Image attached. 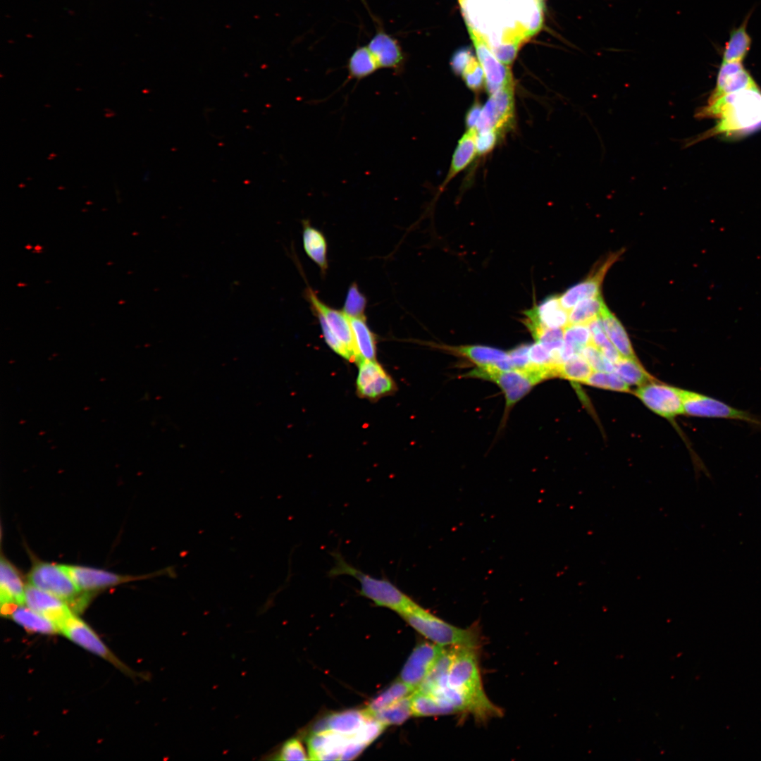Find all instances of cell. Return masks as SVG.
<instances>
[{"label": "cell", "instance_id": "e0dca14e", "mask_svg": "<svg viewBox=\"0 0 761 761\" xmlns=\"http://www.w3.org/2000/svg\"><path fill=\"white\" fill-rule=\"evenodd\" d=\"M621 254V253H620ZM619 253L610 254L597 268L583 281L570 287L559 296L562 307L569 311L579 302L600 295L605 276L612 265L619 258Z\"/></svg>", "mask_w": 761, "mask_h": 761}, {"label": "cell", "instance_id": "d590c367", "mask_svg": "<svg viewBox=\"0 0 761 761\" xmlns=\"http://www.w3.org/2000/svg\"><path fill=\"white\" fill-rule=\"evenodd\" d=\"M415 691V688L407 684L401 679L396 681L381 693L374 698L365 710L369 714H371L392 705L404 698L411 695Z\"/></svg>", "mask_w": 761, "mask_h": 761}, {"label": "cell", "instance_id": "cb8c5ba5", "mask_svg": "<svg viewBox=\"0 0 761 761\" xmlns=\"http://www.w3.org/2000/svg\"><path fill=\"white\" fill-rule=\"evenodd\" d=\"M371 717L366 710H347L322 718L314 725L312 733L332 731L346 736L354 735Z\"/></svg>", "mask_w": 761, "mask_h": 761}, {"label": "cell", "instance_id": "f6af8a7d", "mask_svg": "<svg viewBox=\"0 0 761 761\" xmlns=\"http://www.w3.org/2000/svg\"><path fill=\"white\" fill-rule=\"evenodd\" d=\"M366 304L364 296L359 292L354 283L347 292L343 311L349 317L364 316V312Z\"/></svg>", "mask_w": 761, "mask_h": 761}, {"label": "cell", "instance_id": "1f68e13d", "mask_svg": "<svg viewBox=\"0 0 761 761\" xmlns=\"http://www.w3.org/2000/svg\"><path fill=\"white\" fill-rule=\"evenodd\" d=\"M302 240L306 254L325 272L328 267L327 244L322 233L304 221Z\"/></svg>", "mask_w": 761, "mask_h": 761}, {"label": "cell", "instance_id": "ba28073f", "mask_svg": "<svg viewBox=\"0 0 761 761\" xmlns=\"http://www.w3.org/2000/svg\"><path fill=\"white\" fill-rule=\"evenodd\" d=\"M681 395L684 414L687 415L739 420L761 426V421L750 412L734 407L718 399L686 390H682Z\"/></svg>", "mask_w": 761, "mask_h": 761}, {"label": "cell", "instance_id": "d6a6232c", "mask_svg": "<svg viewBox=\"0 0 761 761\" xmlns=\"http://www.w3.org/2000/svg\"><path fill=\"white\" fill-rule=\"evenodd\" d=\"M348 318L354 334L358 364L364 360H374L375 338L366 324L365 316Z\"/></svg>", "mask_w": 761, "mask_h": 761}, {"label": "cell", "instance_id": "d6986e66", "mask_svg": "<svg viewBox=\"0 0 761 761\" xmlns=\"http://www.w3.org/2000/svg\"><path fill=\"white\" fill-rule=\"evenodd\" d=\"M437 347L449 354L466 359L476 366H494L501 370L513 369L508 352L497 348L479 345H437Z\"/></svg>", "mask_w": 761, "mask_h": 761}, {"label": "cell", "instance_id": "9c48e42d", "mask_svg": "<svg viewBox=\"0 0 761 761\" xmlns=\"http://www.w3.org/2000/svg\"><path fill=\"white\" fill-rule=\"evenodd\" d=\"M514 119V86H511L490 95L476 128L477 132L494 130L501 135L512 126Z\"/></svg>", "mask_w": 761, "mask_h": 761}, {"label": "cell", "instance_id": "74e56055", "mask_svg": "<svg viewBox=\"0 0 761 761\" xmlns=\"http://www.w3.org/2000/svg\"><path fill=\"white\" fill-rule=\"evenodd\" d=\"M593 372L591 366L581 354L575 355L571 359L558 364L557 367V377L583 383Z\"/></svg>", "mask_w": 761, "mask_h": 761}, {"label": "cell", "instance_id": "30bf717a", "mask_svg": "<svg viewBox=\"0 0 761 761\" xmlns=\"http://www.w3.org/2000/svg\"><path fill=\"white\" fill-rule=\"evenodd\" d=\"M478 61L483 70L485 87L489 94L503 88L514 86L511 70L502 63L490 49L483 35L467 25Z\"/></svg>", "mask_w": 761, "mask_h": 761}, {"label": "cell", "instance_id": "4dcf8cb0", "mask_svg": "<svg viewBox=\"0 0 761 761\" xmlns=\"http://www.w3.org/2000/svg\"><path fill=\"white\" fill-rule=\"evenodd\" d=\"M347 80L360 81L375 73L378 65L367 46L356 48L349 56L347 63Z\"/></svg>", "mask_w": 761, "mask_h": 761}, {"label": "cell", "instance_id": "4316f807", "mask_svg": "<svg viewBox=\"0 0 761 761\" xmlns=\"http://www.w3.org/2000/svg\"><path fill=\"white\" fill-rule=\"evenodd\" d=\"M604 330L622 357L636 359L631 342L624 327L607 307L600 316Z\"/></svg>", "mask_w": 761, "mask_h": 761}, {"label": "cell", "instance_id": "7402d4cb", "mask_svg": "<svg viewBox=\"0 0 761 761\" xmlns=\"http://www.w3.org/2000/svg\"><path fill=\"white\" fill-rule=\"evenodd\" d=\"M528 323L548 328H564L569 324V312L559 302V296L551 295L539 305L534 304L523 312Z\"/></svg>", "mask_w": 761, "mask_h": 761}, {"label": "cell", "instance_id": "60d3db41", "mask_svg": "<svg viewBox=\"0 0 761 761\" xmlns=\"http://www.w3.org/2000/svg\"><path fill=\"white\" fill-rule=\"evenodd\" d=\"M564 342L572 345L579 354L591 343V334L588 324H569L564 328Z\"/></svg>", "mask_w": 761, "mask_h": 761}, {"label": "cell", "instance_id": "836d02e7", "mask_svg": "<svg viewBox=\"0 0 761 761\" xmlns=\"http://www.w3.org/2000/svg\"><path fill=\"white\" fill-rule=\"evenodd\" d=\"M614 372L628 385L643 386L655 380L636 359L621 357L614 364Z\"/></svg>", "mask_w": 761, "mask_h": 761}, {"label": "cell", "instance_id": "7dc6e473", "mask_svg": "<svg viewBox=\"0 0 761 761\" xmlns=\"http://www.w3.org/2000/svg\"><path fill=\"white\" fill-rule=\"evenodd\" d=\"M498 135L494 130L477 132L476 138L477 154L483 155L490 152L495 147Z\"/></svg>", "mask_w": 761, "mask_h": 761}, {"label": "cell", "instance_id": "e575fe53", "mask_svg": "<svg viewBox=\"0 0 761 761\" xmlns=\"http://www.w3.org/2000/svg\"><path fill=\"white\" fill-rule=\"evenodd\" d=\"M606 307L601 295L583 299L569 311V324H588L600 317Z\"/></svg>", "mask_w": 761, "mask_h": 761}, {"label": "cell", "instance_id": "c3c4849f", "mask_svg": "<svg viewBox=\"0 0 761 761\" xmlns=\"http://www.w3.org/2000/svg\"><path fill=\"white\" fill-rule=\"evenodd\" d=\"M529 347L530 345L521 344L508 352L513 369H524L529 365Z\"/></svg>", "mask_w": 761, "mask_h": 761}, {"label": "cell", "instance_id": "5bb4252c", "mask_svg": "<svg viewBox=\"0 0 761 761\" xmlns=\"http://www.w3.org/2000/svg\"><path fill=\"white\" fill-rule=\"evenodd\" d=\"M64 565L78 588L81 591L87 593L97 592L135 579L149 577V576H133L121 575L104 569L85 566Z\"/></svg>", "mask_w": 761, "mask_h": 761}, {"label": "cell", "instance_id": "f907efd6", "mask_svg": "<svg viewBox=\"0 0 761 761\" xmlns=\"http://www.w3.org/2000/svg\"><path fill=\"white\" fill-rule=\"evenodd\" d=\"M366 746L365 744L352 741L342 751L340 760H351L356 758Z\"/></svg>", "mask_w": 761, "mask_h": 761}, {"label": "cell", "instance_id": "ffe728a7", "mask_svg": "<svg viewBox=\"0 0 761 761\" xmlns=\"http://www.w3.org/2000/svg\"><path fill=\"white\" fill-rule=\"evenodd\" d=\"M25 605L54 621L58 628L73 613L64 600L29 583L25 588Z\"/></svg>", "mask_w": 761, "mask_h": 761}, {"label": "cell", "instance_id": "6da1fadb", "mask_svg": "<svg viewBox=\"0 0 761 761\" xmlns=\"http://www.w3.org/2000/svg\"><path fill=\"white\" fill-rule=\"evenodd\" d=\"M695 116L718 120L686 146L714 135L733 137L751 133L761 129V91L757 86L725 95L698 109Z\"/></svg>", "mask_w": 761, "mask_h": 761}, {"label": "cell", "instance_id": "8992f818", "mask_svg": "<svg viewBox=\"0 0 761 761\" xmlns=\"http://www.w3.org/2000/svg\"><path fill=\"white\" fill-rule=\"evenodd\" d=\"M307 295L328 345L345 359L358 363L354 334L348 316L343 311L326 305L311 289Z\"/></svg>", "mask_w": 761, "mask_h": 761}, {"label": "cell", "instance_id": "ac0fdd59", "mask_svg": "<svg viewBox=\"0 0 761 761\" xmlns=\"http://www.w3.org/2000/svg\"><path fill=\"white\" fill-rule=\"evenodd\" d=\"M755 87H757L755 81L744 67L743 62L722 61L717 73L715 88L710 94L707 103L725 95Z\"/></svg>", "mask_w": 761, "mask_h": 761}, {"label": "cell", "instance_id": "681fc988", "mask_svg": "<svg viewBox=\"0 0 761 761\" xmlns=\"http://www.w3.org/2000/svg\"><path fill=\"white\" fill-rule=\"evenodd\" d=\"M473 56L469 48H462L457 50L451 58V67L452 70L457 75L462 74L463 70Z\"/></svg>", "mask_w": 761, "mask_h": 761}, {"label": "cell", "instance_id": "f546056e", "mask_svg": "<svg viewBox=\"0 0 761 761\" xmlns=\"http://www.w3.org/2000/svg\"><path fill=\"white\" fill-rule=\"evenodd\" d=\"M414 716H440L457 713L456 709L445 700L416 690L411 695Z\"/></svg>", "mask_w": 761, "mask_h": 761}, {"label": "cell", "instance_id": "9a60e30c", "mask_svg": "<svg viewBox=\"0 0 761 761\" xmlns=\"http://www.w3.org/2000/svg\"><path fill=\"white\" fill-rule=\"evenodd\" d=\"M366 46L379 68L390 69L395 75H400L403 72L406 56L400 43L383 28L377 29Z\"/></svg>", "mask_w": 761, "mask_h": 761}, {"label": "cell", "instance_id": "8fae6325", "mask_svg": "<svg viewBox=\"0 0 761 761\" xmlns=\"http://www.w3.org/2000/svg\"><path fill=\"white\" fill-rule=\"evenodd\" d=\"M682 389L655 381L638 387L635 395L650 410L665 418L684 414Z\"/></svg>", "mask_w": 761, "mask_h": 761}, {"label": "cell", "instance_id": "b9f144b4", "mask_svg": "<svg viewBox=\"0 0 761 761\" xmlns=\"http://www.w3.org/2000/svg\"><path fill=\"white\" fill-rule=\"evenodd\" d=\"M579 354L588 362L595 371L605 372H613L614 371V364L592 343L585 346Z\"/></svg>", "mask_w": 761, "mask_h": 761}, {"label": "cell", "instance_id": "603a6c76", "mask_svg": "<svg viewBox=\"0 0 761 761\" xmlns=\"http://www.w3.org/2000/svg\"><path fill=\"white\" fill-rule=\"evenodd\" d=\"M1 613L10 617L13 621L28 631L42 634H55L60 632L54 621L25 605H1Z\"/></svg>", "mask_w": 761, "mask_h": 761}, {"label": "cell", "instance_id": "52a82bcc", "mask_svg": "<svg viewBox=\"0 0 761 761\" xmlns=\"http://www.w3.org/2000/svg\"><path fill=\"white\" fill-rule=\"evenodd\" d=\"M465 376L490 380L497 384L505 397V416L512 407L540 383L526 369L501 370L493 366H476Z\"/></svg>", "mask_w": 761, "mask_h": 761}, {"label": "cell", "instance_id": "4fadbf2b", "mask_svg": "<svg viewBox=\"0 0 761 761\" xmlns=\"http://www.w3.org/2000/svg\"><path fill=\"white\" fill-rule=\"evenodd\" d=\"M445 649L433 642L417 645L402 669L400 679L416 690Z\"/></svg>", "mask_w": 761, "mask_h": 761}, {"label": "cell", "instance_id": "7bdbcfd3", "mask_svg": "<svg viewBox=\"0 0 761 761\" xmlns=\"http://www.w3.org/2000/svg\"><path fill=\"white\" fill-rule=\"evenodd\" d=\"M466 86L473 91H479L485 85L483 70L478 61L473 56L462 73Z\"/></svg>", "mask_w": 761, "mask_h": 761}, {"label": "cell", "instance_id": "f1b7e54d", "mask_svg": "<svg viewBox=\"0 0 761 761\" xmlns=\"http://www.w3.org/2000/svg\"><path fill=\"white\" fill-rule=\"evenodd\" d=\"M454 648H446L444 652L416 689L417 691L428 694H433L447 684L449 670L454 657Z\"/></svg>", "mask_w": 761, "mask_h": 761}, {"label": "cell", "instance_id": "d4e9b609", "mask_svg": "<svg viewBox=\"0 0 761 761\" xmlns=\"http://www.w3.org/2000/svg\"><path fill=\"white\" fill-rule=\"evenodd\" d=\"M26 586L18 569L6 558L1 556L0 562L1 605H25Z\"/></svg>", "mask_w": 761, "mask_h": 761}, {"label": "cell", "instance_id": "8d00e7d4", "mask_svg": "<svg viewBox=\"0 0 761 761\" xmlns=\"http://www.w3.org/2000/svg\"><path fill=\"white\" fill-rule=\"evenodd\" d=\"M411 695L404 698L392 705L370 714V716L385 726L401 724L413 715Z\"/></svg>", "mask_w": 761, "mask_h": 761}, {"label": "cell", "instance_id": "816d5d0a", "mask_svg": "<svg viewBox=\"0 0 761 761\" xmlns=\"http://www.w3.org/2000/svg\"><path fill=\"white\" fill-rule=\"evenodd\" d=\"M482 111V107L478 102L474 103L469 109L466 116V125L469 129L476 128Z\"/></svg>", "mask_w": 761, "mask_h": 761}, {"label": "cell", "instance_id": "5b68a950", "mask_svg": "<svg viewBox=\"0 0 761 761\" xmlns=\"http://www.w3.org/2000/svg\"><path fill=\"white\" fill-rule=\"evenodd\" d=\"M28 583L64 600L74 611L83 609L91 593L81 591L64 564L34 563L27 574Z\"/></svg>", "mask_w": 761, "mask_h": 761}, {"label": "cell", "instance_id": "7c38bea8", "mask_svg": "<svg viewBox=\"0 0 761 761\" xmlns=\"http://www.w3.org/2000/svg\"><path fill=\"white\" fill-rule=\"evenodd\" d=\"M60 632L84 649L108 660L118 669H129L111 652L97 633L76 614L72 613L60 625Z\"/></svg>", "mask_w": 761, "mask_h": 761}, {"label": "cell", "instance_id": "484cf974", "mask_svg": "<svg viewBox=\"0 0 761 761\" xmlns=\"http://www.w3.org/2000/svg\"><path fill=\"white\" fill-rule=\"evenodd\" d=\"M751 12L745 17L739 26L731 30L728 40L722 51V61L743 62L748 56L752 45V38L747 28Z\"/></svg>", "mask_w": 761, "mask_h": 761}, {"label": "cell", "instance_id": "277c9868", "mask_svg": "<svg viewBox=\"0 0 761 761\" xmlns=\"http://www.w3.org/2000/svg\"><path fill=\"white\" fill-rule=\"evenodd\" d=\"M412 628L440 646L477 648L480 643L474 627L462 629L438 618L416 602L399 614Z\"/></svg>", "mask_w": 761, "mask_h": 761}, {"label": "cell", "instance_id": "2e32d148", "mask_svg": "<svg viewBox=\"0 0 761 761\" xmlns=\"http://www.w3.org/2000/svg\"><path fill=\"white\" fill-rule=\"evenodd\" d=\"M395 389L390 376L376 360H364L359 364L357 390L361 397L376 400L388 395Z\"/></svg>", "mask_w": 761, "mask_h": 761}, {"label": "cell", "instance_id": "ee69618b", "mask_svg": "<svg viewBox=\"0 0 761 761\" xmlns=\"http://www.w3.org/2000/svg\"><path fill=\"white\" fill-rule=\"evenodd\" d=\"M385 726L376 719L369 717L351 738L354 741L368 745L382 734Z\"/></svg>", "mask_w": 761, "mask_h": 761}, {"label": "cell", "instance_id": "83f0119b", "mask_svg": "<svg viewBox=\"0 0 761 761\" xmlns=\"http://www.w3.org/2000/svg\"><path fill=\"white\" fill-rule=\"evenodd\" d=\"M476 135V128L469 129L459 140L452 156L451 166L443 187L464 170L474 159L475 155L477 154Z\"/></svg>", "mask_w": 761, "mask_h": 761}, {"label": "cell", "instance_id": "3957f363", "mask_svg": "<svg viewBox=\"0 0 761 761\" xmlns=\"http://www.w3.org/2000/svg\"><path fill=\"white\" fill-rule=\"evenodd\" d=\"M332 556L334 564L328 571V576L333 578L345 575L354 578L359 583L360 595L371 600L375 605L400 614L414 602L389 579L374 577L360 571L349 564L339 552H333Z\"/></svg>", "mask_w": 761, "mask_h": 761}, {"label": "cell", "instance_id": "ab89813d", "mask_svg": "<svg viewBox=\"0 0 761 761\" xmlns=\"http://www.w3.org/2000/svg\"><path fill=\"white\" fill-rule=\"evenodd\" d=\"M584 383L602 389L630 392L629 386L615 372L595 371Z\"/></svg>", "mask_w": 761, "mask_h": 761}, {"label": "cell", "instance_id": "44dd1931", "mask_svg": "<svg viewBox=\"0 0 761 761\" xmlns=\"http://www.w3.org/2000/svg\"><path fill=\"white\" fill-rule=\"evenodd\" d=\"M352 741L351 736L332 731L311 733L307 738L309 760H340L342 751Z\"/></svg>", "mask_w": 761, "mask_h": 761}, {"label": "cell", "instance_id": "7a4b0ae2", "mask_svg": "<svg viewBox=\"0 0 761 761\" xmlns=\"http://www.w3.org/2000/svg\"><path fill=\"white\" fill-rule=\"evenodd\" d=\"M476 649L454 648L447 685L464 697L469 712L479 719L501 715L500 709L488 699L483 688Z\"/></svg>", "mask_w": 761, "mask_h": 761}, {"label": "cell", "instance_id": "bcb514c9", "mask_svg": "<svg viewBox=\"0 0 761 761\" xmlns=\"http://www.w3.org/2000/svg\"><path fill=\"white\" fill-rule=\"evenodd\" d=\"M276 759L279 760H309L304 746L297 738L287 741L283 745Z\"/></svg>", "mask_w": 761, "mask_h": 761}, {"label": "cell", "instance_id": "f35d334b", "mask_svg": "<svg viewBox=\"0 0 761 761\" xmlns=\"http://www.w3.org/2000/svg\"><path fill=\"white\" fill-rule=\"evenodd\" d=\"M588 326L591 334V343L614 364L621 356L607 338L601 317L593 320Z\"/></svg>", "mask_w": 761, "mask_h": 761}]
</instances>
